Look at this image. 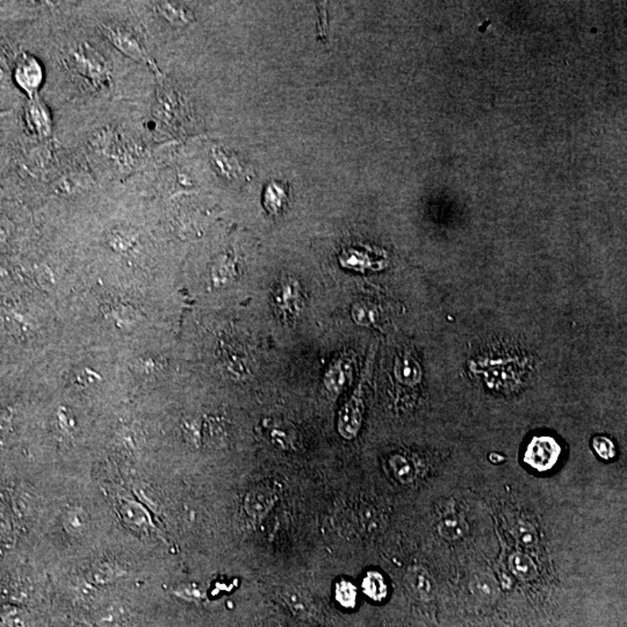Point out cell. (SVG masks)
Returning <instances> with one entry per match:
<instances>
[{
    "mask_svg": "<svg viewBox=\"0 0 627 627\" xmlns=\"http://www.w3.org/2000/svg\"><path fill=\"white\" fill-rule=\"evenodd\" d=\"M267 435L271 442L282 450H294L296 446V431L289 423L274 421L267 424Z\"/></svg>",
    "mask_w": 627,
    "mask_h": 627,
    "instance_id": "obj_8",
    "label": "cell"
},
{
    "mask_svg": "<svg viewBox=\"0 0 627 627\" xmlns=\"http://www.w3.org/2000/svg\"><path fill=\"white\" fill-rule=\"evenodd\" d=\"M125 573L118 565L114 563H102L98 567L94 572V580L99 583H109L112 581L116 580L118 577L121 576Z\"/></svg>",
    "mask_w": 627,
    "mask_h": 627,
    "instance_id": "obj_23",
    "label": "cell"
},
{
    "mask_svg": "<svg viewBox=\"0 0 627 627\" xmlns=\"http://www.w3.org/2000/svg\"><path fill=\"white\" fill-rule=\"evenodd\" d=\"M370 363L371 361H367V367L363 374L361 383L358 385L349 401L343 406L342 410L339 411L337 429H338L339 435L346 440L354 439L361 429L365 410L364 383L367 378Z\"/></svg>",
    "mask_w": 627,
    "mask_h": 627,
    "instance_id": "obj_1",
    "label": "cell"
},
{
    "mask_svg": "<svg viewBox=\"0 0 627 627\" xmlns=\"http://www.w3.org/2000/svg\"><path fill=\"white\" fill-rule=\"evenodd\" d=\"M5 621L8 623V626L25 627V619H24V616H22V613L17 609H12L11 611H6Z\"/></svg>",
    "mask_w": 627,
    "mask_h": 627,
    "instance_id": "obj_26",
    "label": "cell"
},
{
    "mask_svg": "<svg viewBox=\"0 0 627 627\" xmlns=\"http://www.w3.org/2000/svg\"><path fill=\"white\" fill-rule=\"evenodd\" d=\"M27 119L33 129L41 135H48L51 131V116L44 104L32 101L27 109Z\"/></svg>",
    "mask_w": 627,
    "mask_h": 627,
    "instance_id": "obj_10",
    "label": "cell"
},
{
    "mask_svg": "<svg viewBox=\"0 0 627 627\" xmlns=\"http://www.w3.org/2000/svg\"><path fill=\"white\" fill-rule=\"evenodd\" d=\"M512 534L519 544L525 547H532L537 544V532L529 522H519L512 529Z\"/></svg>",
    "mask_w": 627,
    "mask_h": 627,
    "instance_id": "obj_21",
    "label": "cell"
},
{
    "mask_svg": "<svg viewBox=\"0 0 627 627\" xmlns=\"http://www.w3.org/2000/svg\"><path fill=\"white\" fill-rule=\"evenodd\" d=\"M15 80L27 93H35L44 80V70L40 62L30 55H24L15 65Z\"/></svg>",
    "mask_w": 627,
    "mask_h": 627,
    "instance_id": "obj_4",
    "label": "cell"
},
{
    "mask_svg": "<svg viewBox=\"0 0 627 627\" xmlns=\"http://www.w3.org/2000/svg\"><path fill=\"white\" fill-rule=\"evenodd\" d=\"M467 531L466 522L457 515H447L438 524V534L447 540H458Z\"/></svg>",
    "mask_w": 627,
    "mask_h": 627,
    "instance_id": "obj_13",
    "label": "cell"
},
{
    "mask_svg": "<svg viewBox=\"0 0 627 627\" xmlns=\"http://www.w3.org/2000/svg\"><path fill=\"white\" fill-rule=\"evenodd\" d=\"M87 516L80 508L70 509L64 517L65 530L73 536H80L87 527Z\"/></svg>",
    "mask_w": 627,
    "mask_h": 627,
    "instance_id": "obj_16",
    "label": "cell"
},
{
    "mask_svg": "<svg viewBox=\"0 0 627 627\" xmlns=\"http://www.w3.org/2000/svg\"><path fill=\"white\" fill-rule=\"evenodd\" d=\"M407 581L411 589L422 599H429L433 594L435 583L429 572L423 567H411L407 572Z\"/></svg>",
    "mask_w": 627,
    "mask_h": 627,
    "instance_id": "obj_9",
    "label": "cell"
},
{
    "mask_svg": "<svg viewBox=\"0 0 627 627\" xmlns=\"http://www.w3.org/2000/svg\"><path fill=\"white\" fill-rule=\"evenodd\" d=\"M510 568L516 576L520 577L522 580H531L537 575V567L534 560L524 553H515L509 560Z\"/></svg>",
    "mask_w": 627,
    "mask_h": 627,
    "instance_id": "obj_15",
    "label": "cell"
},
{
    "mask_svg": "<svg viewBox=\"0 0 627 627\" xmlns=\"http://www.w3.org/2000/svg\"><path fill=\"white\" fill-rule=\"evenodd\" d=\"M104 34L109 37V40L112 41V44L118 49L123 51L130 57L141 60V61L148 60L145 48L142 47L140 41L137 40V37L128 29L122 28L119 26H114V27L106 26L104 27Z\"/></svg>",
    "mask_w": 627,
    "mask_h": 627,
    "instance_id": "obj_7",
    "label": "cell"
},
{
    "mask_svg": "<svg viewBox=\"0 0 627 627\" xmlns=\"http://www.w3.org/2000/svg\"><path fill=\"white\" fill-rule=\"evenodd\" d=\"M365 594L375 601H381L386 596L387 587L383 577L379 573H368L363 582Z\"/></svg>",
    "mask_w": 627,
    "mask_h": 627,
    "instance_id": "obj_18",
    "label": "cell"
},
{
    "mask_svg": "<svg viewBox=\"0 0 627 627\" xmlns=\"http://www.w3.org/2000/svg\"><path fill=\"white\" fill-rule=\"evenodd\" d=\"M345 381L346 372L345 370H343L342 361H339L338 364L330 368V371L325 375V386L329 390L339 393L345 385Z\"/></svg>",
    "mask_w": 627,
    "mask_h": 627,
    "instance_id": "obj_22",
    "label": "cell"
},
{
    "mask_svg": "<svg viewBox=\"0 0 627 627\" xmlns=\"http://www.w3.org/2000/svg\"><path fill=\"white\" fill-rule=\"evenodd\" d=\"M157 10L167 21L172 22L173 25H188L193 20L192 12L183 8L181 5L164 1L157 5Z\"/></svg>",
    "mask_w": 627,
    "mask_h": 627,
    "instance_id": "obj_14",
    "label": "cell"
},
{
    "mask_svg": "<svg viewBox=\"0 0 627 627\" xmlns=\"http://www.w3.org/2000/svg\"><path fill=\"white\" fill-rule=\"evenodd\" d=\"M472 589L481 599H493L498 596V584L486 574L478 575L472 582Z\"/></svg>",
    "mask_w": 627,
    "mask_h": 627,
    "instance_id": "obj_20",
    "label": "cell"
},
{
    "mask_svg": "<svg viewBox=\"0 0 627 627\" xmlns=\"http://www.w3.org/2000/svg\"><path fill=\"white\" fill-rule=\"evenodd\" d=\"M119 514L127 527H129L138 534H149L154 527L152 522H150L148 511L140 502L133 501L127 498H120Z\"/></svg>",
    "mask_w": 627,
    "mask_h": 627,
    "instance_id": "obj_6",
    "label": "cell"
},
{
    "mask_svg": "<svg viewBox=\"0 0 627 627\" xmlns=\"http://www.w3.org/2000/svg\"><path fill=\"white\" fill-rule=\"evenodd\" d=\"M561 447L552 437H534L527 445L524 462L538 472H546L554 467L559 460Z\"/></svg>",
    "mask_w": 627,
    "mask_h": 627,
    "instance_id": "obj_2",
    "label": "cell"
},
{
    "mask_svg": "<svg viewBox=\"0 0 627 627\" xmlns=\"http://www.w3.org/2000/svg\"><path fill=\"white\" fill-rule=\"evenodd\" d=\"M594 448H595L597 455L601 457V458L606 459V460H609V459H612L616 455V450H615V445H613L612 442L606 438V437H596L594 439Z\"/></svg>",
    "mask_w": 627,
    "mask_h": 627,
    "instance_id": "obj_25",
    "label": "cell"
},
{
    "mask_svg": "<svg viewBox=\"0 0 627 627\" xmlns=\"http://www.w3.org/2000/svg\"><path fill=\"white\" fill-rule=\"evenodd\" d=\"M287 202V192L285 188L278 183L267 185L264 192V206L271 214H279Z\"/></svg>",
    "mask_w": 627,
    "mask_h": 627,
    "instance_id": "obj_11",
    "label": "cell"
},
{
    "mask_svg": "<svg viewBox=\"0 0 627 627\" xmlns=\"http://www.w3.org/2000/svg\"><path fill=\"white\" fill-rule=\"evenodd\" d=\"M390 471L401 483H409L414 480L415 472L410 462L403 455H395L390 459Z\"/></svg>",
    "mask_w": 627,
    "mask_h": 627,
    "instance_id": "obj_17",
    "label": "cell"
},
{
    "mask_svg": "<svg viewBox=\"0 0 627 627\" xmlns=\"http://www.w3.org/2000/svg\"><path fill=\"white\" fill-rule=\"evenodd\" d=\"M284 599L293 612L298 616L306 617L310 612V602L306 595L296 589H287L284 592Z\"/></svg>",
    "mask_w": 627,
    "mask_h": 627,
    "instance_id": "obj_19",
    "label": "cell"
},
{
    "mask_svg": "<svg viewBox=\"0 0 627 627\" xmlns=\"http://www.w3.org/2000/svg\"><path fill=\"white\" fill-rule=\"evenodd\" d=\"M339 262L344 267L361 272H364L366 269L380 270L381 267L386 266L387 263L385 256L380 257L378 250L371 249L367 246H364V249L350 248L344 250L339 257Z\"/></svg>",
    "mask_w": 627,
    "mask_h": 627,
    "instance_id": "obj_5",
    "label": "cell"
},
{
    "mask_svg": "<svg viewBox=\"0 0 627 627\" xmlns=\"http://www.w3.org/2000/svg\"><path fill=\"white\" fill-rule=\"evenodd\" d=\"M184 435L186 438H188L190 443L198 444L199 442V430H198V423L194 422V421H190V422L184 423Z\"/></svg>",
    "mask_w": 627,
    "mask_h": 627,
    "instance_id": "obj_28",
    "label": "cell"
},
{
    "mask_svg": "<svg viewBox=\"0 0 627 627\" xmlns=\"http://www.w3.org/2000/svg\"><path fill=\"white\" fill-rule=\"evenodd\" d=\"M212 161L217 171L227 178H238L241 176L242 166L234 156L228 155L222 149H215Z\"/></svg>",
    "mask_w": 627,
    "mask_h": 627,
    "instance_id": "obj_12",
    "label": "cell"
},
{
    "mask_svg": "<svg viewBox=\"0 0 627 627\" xmlns=\"http://www.w3.org/2000/svg\"><path fill=\"white\" fill-rule=\"evenodd\" d=\"M278 501V493L273 487L267 483H260L253 487L246 495L243 505L246 515L255 522H262Z\"/></svg>",
    "mask_w": 627,
    "mask_h": 627,
    "instance_id": "obj_3",
    "label": "cell"
},
{
    "mask_svg": "<svg viewBox=\"0 0 627 627\" xmlns=\"http://www.w3.org/2000/svg\"><path fill=\"white\" fill-rule=\"evenodd\" d=\"M336 597L342 606H354L356 603V597H357L356 589L352 583H349V582L338 583L337 589H336Z\"/></svg>",
    "mask_w": 627,
    "mask_h": 627,
    "instance_id": "obj_24",
    "label": "cell"
},
{
    "mask_svg": "<svg viewBox=\"0 0 627 627\" xmlns=\"http://www.w3.org/2000/svg\"><path fill=\"white\" fill-rule=\"evenodd\" d=\"M177 594L183 599H191V601L201 599L202 596H203L201 589H199L195 584H192L190 587L183 588V589L178 591Z\"/></svg>",
    "mask_w": 627,
    "mask_h": 627,
    "instance_id": "obj_27",
    "label": "cell"
}]
</instances>
